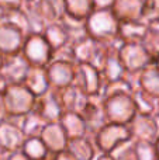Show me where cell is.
I'll return each mask as SVG.
<instances>
[{
	"mask_svg": "<svg viewBox=\"0 0 159 160\" xmlns=\"http://www.w3.org/2000/svg\"><path fill=\"white\" fill-rule=\"evenodd\" d=\"M52 61H64V62H69V63H75V56H73V49L72 45L66 44L65 47L59 48V49L54 51L52 52Z\"/></svg>",
	"mask_w": 159,
	"mask_h": 160,
	"instance_id": "cell-38",
	"label": "cell"
},
{
	"mask_svg": "<svg viewBox=\"0 0 159 160\" xmlns=\"http://www.w3.org/2000/svg\"><path fill=\"white\" fill-rule=\"evenodd\" d=\"M6 119H8V117H7V114H6V111H4V107H3L2 98H0V122L6 121Z\"/></svg>",
	"mask_w": 159,
	"mask_h": 160,
	"instance_id": "cell-44",
	"label": "cell"
},
{
	"mask_svg": "<svg viewBox=\"0 0 159 160\" xmlns=\"http://www.w3.org/2000/svg\"><path fill=\"white\" fill-rule=\"evenodd\" d=\"M152 65H154V66L159 70V55H158V56H155V58H154V63H152Z\"/></svg>",
	"mask_w": 159,
	"mask_h": 160,
	"instance_id": "cell-48",
	"label": "cell"
},
{
	"mask_svg": "<svg viewBox=\"0 0 159 160\" xmlns=\"http://www.w3.org/2000/svg\"><path fill=\"white\" fill-rule=\"evenodd\" d=\"M24 87H27L35 97L44 94L49 88L47 76V68L42 66H30L27 75L21 83Z\"/></svg>",
	"mask_w": 159,
	"mask_h": 160,
	"instance_id": "cell-20",
	"label": "cell"
},
{
	"mask_svg": "<svg viewBox=\"0 0 159 160\" xmlns=\"http://www.w3.org/2000/svg\"><path fill=\"white\" fill-rule=\"evenodd\" d=\"M128 129L131 133V141L134 142H151L155 143V141L159 136V125L151 115H137L132 118V121L128 124Z\"/></svg>",
	"mask_w": 159,
	"mask_h": 160,
	"instance_id": "cell-10",
	"label": "cell"
},
{
	"mask_svg": "<svg viewBox=\"0 0 159 160\" xmlns=\"http://www.w3.org/2000/svg\"><path fill=\"white\" fill-rule=\"evenodd\" d=\"M33 111L38 114L47 124L59 122L64 110L58 98V91L49 87L44 94L35 97V104H34Z\"/></svg>",
	"mask_w": 159,
	"mask_h": 160,
	"instance_id": "cell-9",
	"label": "cell"
},
{
	"mask_svg": "<svg viewBox=\"0 0 159 160\" xmlns=\"http://www.w3.org/2000/svg\"><path fill=\"white\" fill-rule=\"evenodd\" d=\"M132 100L135 102V107H137V114L141 115H154L155 111L158 107V101L159 100L152 98L151 96H148L146 93H144L140 88H135L134 93H132Z\"/></svg>",
	"mask_w": 159,
	"mask_h": 160,
	"instance_id": "cell-31",
	"label": "cell"
},
{
	"mask_svg": "<svg viewBox=\"0 0 159 160\" xmlns=\"http://www.w3.org/2000/svg\"><path fill=\"white\" fill-rule=\"evenodd\" d=\"M23 13L27 16L28 21L31 25V32L33 34H42L44 28L47 27L45 22L42 21L41 14L38 10V0H23L21 7Z\"/></svg>",
	"mask_w": 159,
	"mask_h": 160,
	"instance_id": "cell-27",
	"label": "cell"
},
{
	"mask_svg": "<svg viewBox=\"0 0 159 160\" xmlns=\"http://www.w3.org/2000/svg\"><path fill=\"white\" fill-rule=\"evenodd\" d=\"M30 69V63L21 52L14 55H3V63L0 75L8 84H21Z\"/></svg>",
	"mask_w": 159,
	"mask_h": 160,
	"instance_id": "cell-13",
	"label": "cell"
},
{
	"mask_svg": "<svg viewBox=\"0 0 159 160\" xmlns=\"http://www.w3.org/2000/svg\"><path fill=\"white\" fill-rule=\"evenodd\" d=\"M0 98L6 114L11 119L27 115L35 104V96L23 84H8Z\"/></svg>",
	"mask_w": 159,
	"mask_h": 160,
	"instance_id": "cell-2",
	"label": "cell"
},
{
	"mask_svg": "<svg viewBox=\"0 0 159 160\" xmlns=\"http://www.w3.org/2000/svg\"><path fill=\"white\" fill-rule=\"evenodd\" d=\"M61 22L68 32L69 44H76V42H79V41H82V39L89 37L86 32L85 20H76V18H72V17L65 14V17L62 18Z\"/></svg>",
	"mask_w": 159,
	"mask_h": 160,
	"instance_id": "cell-28",
	"label": "cell"
},
{
	"mask_svg": "<svg viewBox=\"0 0 159 160\" xmlns=\"http://www.w3.org/2000/svg\"><path fill=\"white\" fill-rule=\"evenodd\" d=\"M134 150L137 160H158L155 143H151V142H134Z\"/></svg>",
	"mask_w": 159,
	"mask_h": 160,
	"instance_id": "cell-36",
	"label": "cell"
},
{
	"mask_svg": "<svg viewBox=\"0 0 159 160\" xmlns=\"http://www.w3.org/2000/svg\"><path fill=\"white\" fill-rule=\"evenodd\" d=\"M11 119V118H8ZM14 121L18 124V127L21 128L25 138H34V136H39L42 132V129L45 128L47 122L41 118L37 112L31 111L27 115L21 117V118H14Z\"/></svg>",
	"mask_w": 159,
	"mask_h": 160,
	"instance_id": "cell-25",
	"label": "cell"
},
{
	"mask_svg": "<svg viewBox=\"0 0 159 160\" xmlns=\"http://www.w3.org/2000/svg\"><path fill=\"white\" fill-rule=\"evenodd\" d=\"M7 86H8V83L6 82V79L3 78L2 75H0V97H2V94L4 93V90L7 88Z\"/></svg>",
	"mask_w": 159,
	"mask_h": 160,
	"instance_id": "cell-43",
	"label": "cell"
},
{
	"mask_svg": "<svg viewBox=\"0 0 159 160\" xmlns=\"http://www.w3.org/2000/svg\"><path fill=\"white\" fill-rule=\"evenodd\" d=\"M42 160H54V158H52V156H48V158H45V159H42Z\"/></svg>",
	"mask_w": 159,
	"mask_h": 160,
	"instance_id": "cell-51",
	"label": "cell"
},
{
	"mask_svg": "<svg viewBox=\"0 0 159 160\" xmlns=\"http://www.w3.org/2000/svg\"><path fill=\"white\" fill-rule=\"evenodd\" d=\"M120 21L111 10H93L85 20L89 38L99 42H109L118 37Z\"/></svg>",
	"mask_w": 159,
	"mask_h": 160,
	"instance_id": "cell-1",
	"label": "cell"
},
{
	"mask_svg": "<svg viewBox=\"0 0 159 160\" xmlns=\"http://www.w3.org/2000/svg\"><path fill=\"white\" fill-rule=\"evenodd\" d=\"M96 160H114L111 155H103V153H99V156L96 158Z\"/></svg>",
	"mask_w": 159,
	"mask_h": 160,
	"instance_id": "cell-46",
	"label": "cell"
},
{
	"mask_svg": "<svg viewBox=\"0 0 159 160\" xmlns=\"http://www.w3.org/2000/svg\"><path fill=\"white\" fill-rule=\"evenodd\" d=\"M142 3L144 0H114L111 11L120 22L142 21Z\"/></svg>",
	"mask_w": 159,
	"mask_h": 160,
	"instance_id": "cell-19",
	"label": "cell"
},
{
	"mask_svg": "<svg viewBox=\"0 0 159 160\" xmlns=\"http://www.w3.org/2000/svg\"><path fill=\"white\" fill-rule=\"evenodd\" d=\"M59 124H61L62 129L65 131V133H66L68 139H76L87 135L86 124H85L80 114L64 112L61 119H59Z\"/></svg>",
	"mask_w": 159,
	"mask_h": 160,
	"instance_id": "cell-22",
	"label": "cell"
},
{
	"mask_svg": "<svg viewBox=\"0 0 159 160\" xmlns=\"http://www.w3.org/2000/svg\"><path fill=\"white\" fill-rule=\"evenodd\" d=\"M2 63H3V53L0 52V69H2Z\"/></svg>",
	"mask_w": 159,
	"mask_h": 160,
	"instance_id": "cell-50",
	"label": "cell"
},
{
	"mask_svg": "<svg viewBox=\"0 0 159 160\" xmlns=\"http://www.w3.org/2000/svg\"><path fill=\"white\" fill-rule=\"evenodd\" d=\"M21 53L27 59L30 66L47 68V65L52 61V49L42 34H30L25 37Z\"/></svg>",
	"mask_w": 159,
	"mask_h": 160,
	"instance_id": "cell-6",
	"label": "cell"
},
{
	"mask_svg": "<svg viewBox=\"0 0 159 160\" xmlns=\"http://www.w3.org/2000/svg\"><path fill=\"white\" fill-rule=\"evenodd\" d=\"M8 160H30V159H28L27 156H25L24 153L21 152V150H18V152L10 153V156H8Z\"/></svg>",
	"mask_w": 159,
	"mask_h": 160,
	"instance_id": "cell-42",
	"label": "cell"
},
{
	"mask_svg": "<svg viewBox=\"0 0 159 160\" xmlns=\"http://www.w3.org/2000/svg\"><path fill=\"white\" fill-rule=\"evenodd\" d=\"M38 10L45 25L61 22L66 14L64 0H38Z\"/></svg>",
	"mask_w": 159,
	"mask_h": 160,
	"instance_id": "cell-21",
	"label": "cell"
},
{
	"mask_svg": "<svg viewBox=\"0 0 159 160\" xmlns=\"http://www.w3.org/2000/svg\"><path fill=\"white\" fill-rule=\"evenodd\" d=\"M73 49V56H75V62L78 63H87L92 65L96 69H100L101 63L104 61L107 48L103 42L95 41L92 38H85L82 41L76 42V44H70Z\"/></svg>",
	"mask_w": 159,
	"mask_h": 160,
	"instance_id": "cell-7",
	"label": "cell"
},
{
	"mask_svg": "<svg viewBox=\"0 0 159 160\" xmlns=\"http://www.w3.org/2000/svg\"><path fill=\"white\" fill-rule=\"evenodd\" d=\"M52 158H54V160H76L69 152H68V150H64V152L56 153V155H54Z\"/></svg>",
	"mask_w": 159,
	"mask_h": 160,
	"instance_id": "cell-41",
	"label": "cell"
},
{
	"mask_svg": "<svg viewBox=\"0 0 159 160\" xmlns=\"http://www.w3.org/2000/svg\"><path fill=\"white\" fill-rule=\"evenodd\" d=\"M8 156H10V153L6 152L3 148H0V160H8Z\"/></svg>",
	"mask_w": 159,
	"mask_h": 160,
	"instance_id": "cell-45",
	"label": "cell"
},
{
	"mask_svg": "<svg viewBox=\"0 0 159 160\" xmlns=\"http://www.w3.org/2000/svg\"><path fill=\"white\" fill-rule=\"evenodd\" d=\"M66 150L76 160H96V158L99 156L93 136L90 135L76 139H69L66 145Z\"/></svg>",
	"mask_w": 159,
	"mask_h": 160,
	"instance_id": "cell-18",
	"label": "cell"
},
{
	"mask_svg": "<svg viewBox=\"0 0 159 160\" xmlns=\"http://www.w3.org/2000/svg\"><path fill=\"white\" fill-rule=\"evenodd\" d=\"M138 88L151 96L152 98L159 100V70L154 65L144 69L138 76Z\"/></svg>",
	"mask_w": 159,
	"mask_h": 160,
	"instance_id": "cell-24",
	"label": "cell"
},
{
	"mask_svg": "<svg viewBox=\"0 0 159 160\" xmlns=\"http://www.w3.org/2000/svg\"><path fill=\"white\" fill-rule=\"evenodd\" d=\"M93 141L99 153L111 155L118 146L131 141V133H130L128 125L107 122L100 131H97L93 135Z\"/></svg>",
	"mask_w": 159,
	"mask_h": 160,
	"instance_id": "cell-4",
	"label": "cell"
},
{
	"mask_svg": "<svg viewBox=\"0 0 159 160\" xmlns=\"http://www.w3.org/2000/svg\"><path fill=\"white\" fill-rule=\"evenodd\" d=\"M39 138H41L42 143L45 145V148H47L48 153L51 156L66 150V145H68V141H69L59 122L47 124L45 128L42 129Z\"/></svg>",
	"mask_w": 159,
	"mask_h": 160,
	"instance_id": "cell-16",
	"label": "cell"
},
{
	"mask_svg": "<svg viewBox=\"0 0 159 160\" xmlns=\"http://www.w3.org/2000/svg\"><path fill=\"white\" fill-rule=\"evenodd\" d=\"M21 2L23 0H0V7L4 11L17 10L21 7Z\"/></svg>",
	"mask_w": 159,
	"mask_h": 160,
	"instance_id": "cell-39",
	"label": "cell"
},
{
	"mask_svg": "<svg viewBox=\"0 0 159 160\" xmlns=\"http://www.w3.org/2000/svg\"><path fill=\"white\" fill-rule=\"evenodd\" d=\"M111 156L114 160H137L135 150H134V142L130 141L123 143L111 153Z\"/></svg>",
	"mask_w": 159,
	"mask_h": 160,
	"instance_id": "cell-37",
	"label": "cell"
},
{
	"mask_svg": "<svg viewBox=\"0 0 159 160\" xmlns=\"http://www.w3.org/2000/svg\"><path fill=\"white\" fill-rule=\"evenodd\" d=\"M118 56L127 73H141L154 63V58L145 49L142 42L123 44L118 49Z\"/></svg>",
	"mask_w": 159,
	"mask_h": 160,
	"instance_id": "cell-5",
	"label": "cell"
},
{
	"mask_svg": "<svg viewBox=\"0 0 159 160\" xmlns=\"http://www.w3.org/2000/svg\"><path fill=\"white\" fill-rule=\"evenodd\" d=\"M82 118L86 124L87 135L93 136L97 131H100L104 125L107 124L106 111L103 107V98L100 96H92L89 97L85 110L82 111Z\"/></svg>",
	"mask_w": 159,
	"mask_h": 160,
	"instance_id": "cell-11",
	"label": "cell"
},
{
	"mask_svg": "<svg viewBox=\"0 0 159 160\" xmlns=\"http://www.w3.org/2000/svg\"><path fill=\"white\" fill-rule=\"evenodd\" d=\"M93 10H111L114 0H92Z\"/></svg>",
	"mask_w": 159,
	"mask_h": 160,
	"instance_id": "cell-40",
	"label": "cell"
},
{
	"mask_svg": "<svg viewBox=\"0 0 159 160\" xmlns=\"http://www.w3.org/2000/svg\"><path fill=\"white\" fill-rule=\"evenodd\" d=\"M148 24L144 21H127L118 24V38L123 44L142 42Z\"/></svg>",
	"mask_w": 159,
	"mask_h": 160,
	"instance_id": "cell-23",
	"label": "cell"
},
{
	"mask_svg": "<svg viewBox=\"0 0 159 160\" xmlns=\"http://www.w3.org/2000/svg\"><path fill=\"white\" fill-rule=\"evenodd\" d=\"M76 65L64 61H51L47 65V76L51 88L61 90L73 84L75 82Z\"/></svg>",
	"mask_w": 159,
	"mask_h": 160,
	"instance_id": "cell-12",
	"label": "cell"
},
{
	"mask_svg": "<svg viewBox=\"0 0 159 160\" xmlns=\"http://www.w3.org/2000/svg\"><path fill=\"white\" fill-rule=\"evenodd\" d=\"M155 149H156V155H158V160H159V136L156 141H155Z\"/></svg>",
	"mask_w": 159,
	"mask_h": 160,
	"instance_id": "cell-49",
	"label": "cell"
},
{
	"mask_svg": "<svg viewBox=\"0 0 159 160\" xmlns=\"http://www.w3.org/2000/svg\"><path fill=\"white\" fill-rule=\"evenodd\" d=\"M4 17H6V11L0 7V24H3V22H4Z\"/></svg>",
	"mask_w": 159,
	"mask_h": 160,
	"instance_id": "cell-47",
	"label": "cell"
},
{
	"mask_svg": "<svg viewBox=\"0 0 159 160\" xmlns=\"http://www.w3.org/2000/svg\"><path fill=\"white\" fill-rule=\"evenodd\" d=\"M66 16L76 20H86L93 11L92 0H64Z\"/></svg>",
	"mask_w": 159,
	"mask_h": 160,
	"instance_id": "cell-30",
	"label": "cell"
},
{
	"mask_svg": "<svg viewBox=\"0 0 159 160\" xmlns=\"http://www.w3.org/2000/svg\"><path fill=\"white\" fill-rule=\"evenodd\" d=\"M142 45L152 55V58L159 55V22L148 24L145 37L142 39Z\"/></svg>",
	"mask_w": 159,
	"mask_h": 160,
	"instance_id": "cell-34",
	"label": "cell"
},
{
	"mask_svg": "<svg viewBox=\"0 0 159 160\" xmlns=\"http://www.w3.org/2000/svg\"><path fill=\"white\" fill-rule=\"evenodd\" d=\"M21 152L24 153L30 160H42L49 156L45 145L42 143L39 136L34 138H25L24 143L21 146Z\"/></svg>",
	"mask_w": 159,
	"mask_h": 160,
	"instance_id": "cell-29",
	"label": "cell"
},
{
	"mask_svg": "<svg viewBox=\"0 0 159 160\" xmlns=\"http://www.w3.org/2000/svg\"><path fill=\"white\" fill-rule=\"evenodd\" d=\"M4 22L13 25L14 28L20 31L24 37H28L31 32V25L28 21L27 16L23 13L21 8H17V10H11V11H6V17H4Z\"/></svg>",
	"mask_w": 159,
	"mask_h": 160,
	"instance_id": "cell-32",
	"label": "cell"
},
{
	"mask_svg": "<svg viewBox=\"0 0 159 160\" xmlns=\"http://www.w3.org/2000/svg\"><path fill=\"white\" fill-rule=\"evenodd\" d=\"M42 37L45 38V41L48 42V45L51 47V49L56 51L59 48L65 47L66 44H69V38H68V32L65 30V27L62 25V22H54V24H48L42 31Z\"/></svg>",
	"mask_w": 159,
	"mask_h": 160,
	"instance_id": "cell-26",
	"label": "cell"
},
{
	"mask_svg": "<svg viewBox=\"0 0 159 160\" xmlns=\"http://www.w3.org/2000/svg\"><path fill=\"white\" fill-rule=\"evenodd\" d=\"M25 37L13 25L3 22L0 24V52L3 55L20 53L24 45Z\"/></svg>",
	"mask_w": 159,
	"mask_h": 160,
	"instance_id": "cell-17",
	"label": "cell"
},
{
	"mask_svg": "<svg viewBox=\"0 0 159 160\" xmlns=\"http://www.w3.org/2000/svg\"><path fill=\"white\" fill-rule=\"evenodd\" d=\"M76 84L87 97L100 96L103 88V79L96 68L87 63H78L75 70V82Z\"/></svg>",
	"mask_w": 159,
	"mask_h": 160,
	"instance_id": "cell-8",
	"label": "cell"
},
{
	"mask_svg": "<svg viewBox=\"0 0 159 160\" xmlns=\"http://www.w3.org/2000/svg\"><path fill=\"white\" fill-rule=\"evenodd\" d=\"M134 90H135V87L128 82V79L124 76V78L120 79V80H115V82L103 84L100 97L101 98H106V97H110V96H113V94H120V93L132 94Z\"/></svg>",
	"mask_w": 159,
	"mask_h": 160,
	"instance_id": "cell-33",
	"label": "cell"
},
{
	"mask_svg": "<svg viewBox=\"0 0 159 160\" xmlns=\"http://www.w3.org/2000/svg\"><path fill=\"white\" fill-rule=\"evenodd\" d=\"M103 107L106 111L107 122L120 125H128L137 115V107L132 100V94H113L103 98Z\"/></svg>",
	"mask_w": 159,
	"mask_h": 160,
	"instance_id": "cell-3",
	"label": "cell"
},
{
	"mask_svg": "<svg viewBox=\"0 0 159 160\" xmlns=\"http://www.w3.org/2000/svg\"><path fill=\"white\" fill-rule=\"evenodd\" d=\"M56 91H58V98L64 112L82 114V111L85 110L87 101H89V97L76 84H70Z\"/></svg>",
	"mask_w": 159,
	"mask_h": 160,
	"instance_id": "cell-15",
	"label": "cell"
},
{
	"mask_svg": "<svg viewBox=\"0 0 159 160\" xmlns=\"http://www.w3.org/2000/svg\"><path fill=\"white\" fill-rule=\"evenodd\" d=\"M25 141L21 128L14 119H6L0 122V148L8 153L18 152Z\"/></svg>",
	"mask_w": 159,
	"mask_h": 160,
	"instance_id": "cell-14",
	"label": "cell"
},
{
	"mask_svg": "<svg viewBox=\"0 0 159 160\" xmlns=\"http://www.w3.org/2000/svg\"><path fill=\"white\" fill-rule=\"evenodd\" d=\"M141 20L145 24L159 22V0H144Z\"/></svg>",
	"mask_w": 159,
	"mask_h": 160,
	"instance_id": "cell-35",
	"label": "cell"
}]
</instances>
